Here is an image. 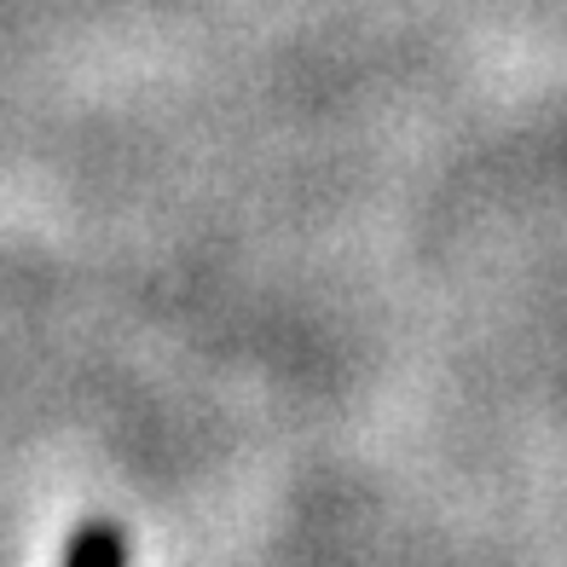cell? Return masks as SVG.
I'll return each mask as SVG.
<instances>
[{
  "label": "cell",
  "mask_w": 567,
  "mask_h": 567,
  "mask_svg": "<svg viewBox=\"0 0 567 567\" xmlns=\"http://www.w3.org/2000/svg\"><path fill=\"white\" fill-rule=\"evenodd\" d=\"M64 567H127V533L116 522H82L64 545Z\"/></svg>",
  "instance_id": "obj_1"
}]
</instances>
